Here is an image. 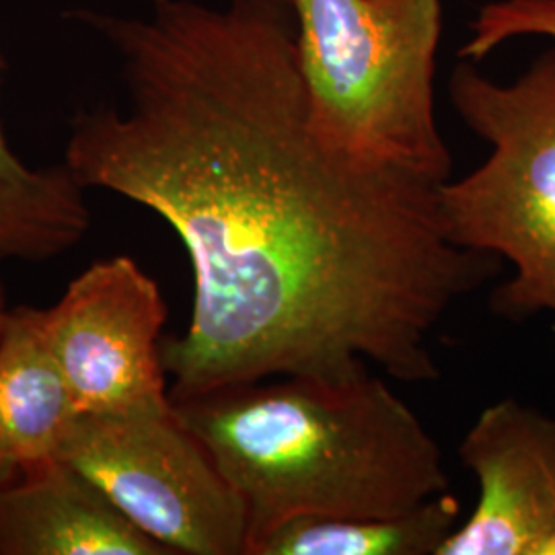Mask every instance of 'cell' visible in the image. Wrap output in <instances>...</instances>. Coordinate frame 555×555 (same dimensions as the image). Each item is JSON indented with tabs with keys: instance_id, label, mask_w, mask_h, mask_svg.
Listing matches in <instances>:
<instances>
[{
	"instance_id": "12",
	"label": "cell",
	"mask_w": 555,
	"mask_h": 555,
	"mask_svg": "<svg viewBox=\"0 0 555 555\" xmlns=\"http://www.w3.org/2000/svg\"><path fill=\"white\" fill-rule=\"evenodd\" d=\"M522 36L550 38L555 46V0H494L479 9L469 23V40L459 59L479 62L502 43Z\"/></svg>"
},
{
	"instance_id": "5",
	"label": "cell",
	"mask_w": 555,
	"mask_h": 555,
	"mask_svg": "<svg viewBox=\"0 0 555 555\" xmlns=\"http://www.w3.org/2000/svg\"><path fill=\"white\" fill-rule=\"evenodd\" d=\"M60 459L169 555H247L249 516L173 399L77 414Z\"/></svg>"
},
{
	"instance_id": "14",
	"label": "cell",
	"mask_w": 555,
	"mask_h": 555,
	"mask_svg": "<svg viewBox=\"0 0 555 555\" xmlns=\"http://www.w3.org/2000/svg\"><path fill=\"white\" fill-rule=\"evenodd\" d=\"M543 555H555V535L547 541V545L543 547Z\"/></svg>"
},
{
	"instance_id": "4",
	"label": "cell",
	"mask_w": 555,
	"mask_h": 555,
	"mask_svg": "<svg viewBox=\"0 0 555 555\" xmlns=\"http://www.w3.org/2000/svg\"><path fill=\"white\" fill-rule=\"evenodd\" d=\"M449 91L459 118L490 144V155L465 178L440 185L447 237L515 266V276L492 293L496 315H555V46L511 85L463 60Z\"/></svg>"
},
{
	"instance_id": "7",
	"label": "cell",
	"mask_w": 555,
	"mask_h": 555,
	"mask_svg": "<svg viewBox=\"0 0 555 555\" xmlns=\"http://www.w3.org/2000/svg\"><path fill=\"white\" fill-rule=\"evenodd\" d=\"M456 455L479 496L438 555H543L555 535V417L502 399L477 416Z\"/></svg>"
},
{
	"instance_id": "15",
	"label": "cell",
	"mask_w": 555,
	"mask_h": 555,
	"mask_svg": "<svg viewBox=\"0 0 555 555\" xmlns=\"http://www.w3.org/2000/svg\"><path fill=\"white\" fill-rule=\"evenodd\" d=\"M155 2H163V0H153V4H155Z\"/></svg>"
},
{
	"instance_id": "3",
	"label": "cell",
	"mask_w": 555,
	"mask_h": 555,
	"mask_svg": "<svg viewBox=\"0 0 555 555\" xmlns=\"http://www.w3.org/2000/svg\"><path fill=\"white\" fill-rule=\"evenodd\" d=\"M295 56L321 139L366 163L444 183L437 118L442 0H288Z\"/></svg>"
},
{
	"instance_id": "9",
	"label": "cell",
	"mask_w": 555,
	"mask_h": 555,
	"mask_svg": "<svg viewBox=\"0 0 555 555\" xmlns=\"http://www.w3.org/2000/svg\"><path fill=\"white\" fill-rule=\"evenodd\" d=\"M75 417L41 309L9 311L0 332V483L56 459Z\"/></svg>"
},
{
	"instance_id": "8",
	"label": "cell",
	"mask_w": 555,
	"mask_h": 555,
	"mask_svg": "<svg viewBox=\"0 0 555 555\" xmlns=\"http://www.w3.org/2000/svg\"><path fill=\"white\" fill-rule=\"evenodd\" d=\"M0 555H169L60 456L0 483Z\"/></svg>"
},
{
	"instance_id": "11",
	"label": "cell",
	"mask_w": 555,
	"mask_h": 555,
	"mask_svg": "<svg viewBox=\"0 0 555 555\" xmlns=\"http://www.w3.org/2000/svg\"><path fill=\"white\" fill-rule=\"evenodd\" d=\"M449 492L380 518H297L258 537L249 555H438L459 527Z\"/></svg>"
},
{
	"instance_id": "13",
	"label": "cell",
	"mask_w": 555,
	"mask_h": 555,
	"mask_svg": "<svg viewBox=\"0 0 555 555\" xmlns=\"http://www.w3.org/2000/svg\"><path fill=\"white\" fill-rule=\"evenodd\" d=\"M9 315V307H7V295H4V286H2V280H0V332L4 327V321Z\"/></svg>"
},
{
	"instance_id": "10",
	"label": "cell",
	"mask_w": 555,
	"mask_h": 555,
	"mask_svg": "<svg viewBox=\"0 0 555 555\" xmlns=\"http://www.w3.org/2000/svg\"><path fill=\"white\" fill-rule=\"evenodd\" d=\"M4 60L0 54V73ZM91 224L85 188L66 165L34 169L0 126V261H46L73 249Z\"/></svg>"
},
{
	"instance_id": "2",
	"label": "cell",
	"mask_w": 555,
	"mask_h": 555,
	"mask_svg": "<svg viewBox=\"0 0 555 555\" xmlns=\"http://www.w3.org/2000/svg\"><path fill=\"white\" fill-rule=\"evenodd\" d=\"M173 403L243 500L249 547L288 520L403 515L451 486L437 438L373 371Z\"/></svg>"
},
{
	"instance_id": "1",
	"label": "cell",
	"mask_w": 555,
	"mask_h": 555,
	"mask_svg": "<svg viewBox=\"0 0 555 555\" xmlns=\"http://www.w3.org/2000/svg\"><path fill=\"white\" fill-rule=\"evenodd\" d=\"M121 59L128 107L80 112L64 165L165 220L194 274L163 339L173 401L274 377L440 375L433 337L502 259L447 237L438 190L350 157L311 119L288 0L85 13Z\"/></svg>"
},
{
	"instance_id": "6",
	"label": "cell",
	"mask_w": 555,
	"mask_h": 555,
	"mask_svg": "<svg viewBox=\"0 0 555 555\" xmlns=\"http://www.w3.org/2000/svg\"><path fill=\"white\" fill-rule=\"evenodd\" d=\"M167 305L128 256L100 259L59 302L41 309L48 348L77 414H101L169 399L163 366Z\"/></svg>"
}]
</instances>
